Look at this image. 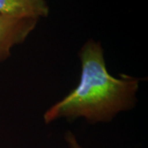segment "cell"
<instances>
[{"mask_svg":"<svg viewBox=\"0 0 148 148\" xmlns=\"http://www.w3.org/2000/svg\"><path fill=\"white\" fill-rule=\"evenodd\" d=\"M82 72L77 86L44 114L46 124L58 119L83 118L90 123L110 122L122 111L131 110L137 101L139 79L107 70L101 42L89 40L79 53Z\"/></svg>","mask_w":148,"mask_h":148,"instance_id":"6da1fadb","label":"cell"},{"mask_svg":"<svg viewBox=\"0 0 148 148\" xmlns=\"http://www.w3.org/2000/svg\"><path fill=\"white\" fill-rule=\"evenodd\" d=\"M65 140L70 148H82L77 142L76 137L73 132H68L65 134Z\"/></svg>","mask_w":148,"mask_h":148,"instance_id":"277c9868","label":"cell"},{"mask_svg":"<svg viewBox=\"0 0 148 148\" xmlns=\"http://www.w3.org/2000/svg\"><path fill=\"white\" fill-rule=\"evenodd\" d=\"M39 20L0 15V63L10 56L16 45L24 42L36 27Z\"/></svg>","mask_w":148,"mask_h":148,"instance_id":"7a4b0ae2","label":"cell"},{"mask_svg":"<svg viewBox=\"0 0 148 148\" xmlns=\"http://www.w3.org/2000/svg\"><path fill=\"white\" fill-rule=\"evenodd\" d=\"M49 13L46 0H0L1 16L40 20Z\"/></svg>","mask_w":148,"mask_h":148,"instance_id":"3957f363","label":"cell"}]
</instances>
